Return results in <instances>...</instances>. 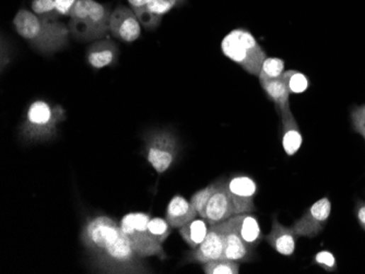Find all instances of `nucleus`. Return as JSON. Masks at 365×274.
Listing matches in <instances>:
<instances>
[{"instance_id": "1", "label": "nucleus", "mask_w": 365, "mask_h": 274, "mask_svg": "<svg viewBox=\"0 0 365 274\" xmlns=\"http://www.w3.org/2000/svg\"><path fill=\"white\" fill-rule=\"evenodd\" d=\"M90 269L99 273H151L113 217L99 215L86 222L80 233Z\"/></svg>"}, {"instance_id": "2", "label": "nucleus", "mask_w": 365, "mask_h": 274, "mask_svg": "<svg viewBox=\"0 0 365 274\" xmlns=\"http://www.w3.org/2000/svg\"><path fill=\"white\" fill-rule=\"evenodd\" d=\"M13 25L18 34L42 55H54L68 46L69 28L62 22L43 19L33 11L21 9L13 18Z\"/></svg>"}, {"instance_id": "3", "label": "nucleus", "mask_w": 365, "mask_h": 274, "mask_svg": "<svg viewBox=\"0 0 365 274\" xmlns=\"http://www.w3.org/2000/svg\"><path fill=\"white\" fill-rule=\"evenodd\" d=\"M112 11L96 0H77L70 11V34L78 41L102 40L110 32Z\"/></svg>"}, {"instance_id": "4", "label": "nucleus", "mask_w": 365, "mask_h": 274, "mask_svg": "<svg viewBox=\"0 0 365 274\" xmlns=\"http://www.w3.org/2000/svg\"><path fill=\"white\" fill-rule=\"evenodd\" d=\"M66 113L60 105H50L45 101H35L30 105L26 120L20 126V136L27 142L53 140Z\"/></svg>"}, {"instance_id": "5", "label": "nucleus", "mask_w": 365, "mask_h": 274, "mask_svg": "<svg viewBox=\"0 0 365 274\" xmlns=\"http://www.w3.org/2000/svg\"><path fill=\"white\" fill-rule=\"evenodd\" d=\"M223 55L239 64L247 74L259 76L268 57L255 36L245 29L232 30L221 42Z\"/></svg>"}, {"instance_id": "6", "label": "nucleus", "mask_w": 365, "mask_h": 274, "mask_svg": "<svg viewBox=\"0 0 365 274\" xmlns=\"http://www.w3.org/2000/svg\"><path fill=\"white\" fill-rule=\"evenodd\" d=\"M145 156L159 174L169 171L181 152V142L176 135L167 129H155L145 135Z\"/></svg>"}, {"instance_id": "7", "label": "nucleus", "mask_w": 365, "mask_h": 274, "mask_svg": "<svg viewBox=\"0 0 365 274\" xmlns=\"http://www.w3.org/2000/svg\"><path fill=\"white\" fill-rule=\"evenodd\" d=\"M150 219L149 213H128L120 219V225L139 257L142 259L158 257L159 259L165 260L167 256L162 244L159 243L149 232Z\"/></svg>"}, {"instance_id": "8", "label": "nucleus", "mask_w": 365, "mask_h": 274, "mask_svg": "<svg viewBox=\"0 0 365 274\" xmlns=\"http://www.w3.org/2000/svg\"><path fill=\"white\" fill-rule=\"evenodd\" d=\"M225 185L234 215L255 212L257 183L253 177L243 174L234 175L227 178Z\"/></svg>"}, {"instance_id": "9", "label": "nucleus", "mask_w": 365, "mask_h": 274, "mask_svg": "<svg viewBox=\"0 0 365 274\" xmlns=\"http://www.w3.org/2000/svg\"><path fill=\"white\" fill-rule=\"evenodd\" d=\"M330 213L332 202L330 199H320L306 209L302 217L296 219L290 227L298 237L314 239L324 229Z\"/></svg>"}, {"instance_id": "10", "label": "nucleus", "mask_w": 365, "mask_h": 274, "mask_svg": "<svg viewBox=\"0 0 365 274\" xmlns=\"http://www.w3.org/2000/svg\"><path fill=\"white\" fill-rule=\"evenodd\" d=\"M110 33L125 43H133L140 38L141 24L132 8L118 5L110 18Z\"/></svg>"}, {"instance_id": "11", "label": "nucleus", "mask_w": 365, "mask_h": 274, "mask_svg": "<svg viewBox=\"0 0 365 274\" xmlns=\"http://www.w3.org/2000/svg\"><path fill=\"white\" fill-rule=\"evenodd\" d=\"M225 243L223 233L218 229L217 225H210L207 236L203 243L195 248L191 253H187L185 261L189 263H210L213 260L223 259Z\"/></svg>"}, {"instance_id": "12", "label": "nucleus", "mask_w": 365, "mask_h": 274, "mask_svg": "<svg viewBox=\"0 0 365 274\" xmlns=\"http://www.w3.org/2000/svg\"><path fill=\"white\" fill-rule=\"evenodd\" d=\"M215 225L223 233V243H225L223 259H229L240 263H249L254 259L255 257L254 249H252L237 235V232L228 227L225 221Z\"/></svg>"}, {"instance_id": "13", "label": "nucleus", "mask_w": 365, "mask_h": 274, "mask_svg": "<svg viewBox=\"0 0 365 274\" xmlns=\"http://www.w3.org/2000/svg\"><path fill=\"white\" fill-rule=\"evenodd\" d=\"M225 224L237 232V235L245 241L252 249H255L259 245L265 235L262 231L257 217L252 213H241V215H232L225 219Z\"/></svg>"}, {"instance_id": "14", "label": "nucleus", "mask_w": 365, "mask_h": 274, "mask_svg": "<svg viewBox=\"0 0 365 274\" xmlns=\"http://www.w3.org/2000/svg\"><path fill=\"white\" fill-rule=\"evenodd\" d=\"M225 181H227L225 177L219 178L217 190L213 193L206 207L203 219L209 223V225L218 224L234 215Z\"/></svg>"}, {"instance_id": "15", "label": "nucleus", "mask_w": 365, "mask_h": 274, "mask_svg": "<svg viewBox=\"0 0 365 274\" xmlns=\"http://www.w3.org/2000/svg\"><path fill=\"white\" fill-rule=\"evenodd\" d=\"M298 239L300 237L291 227H284L276 217L272 221L271 232L265 236L270 247L286 257H291L296 253Z\"/></svg>"}, {"instance_id": "16", "label": "nucleus", "mask_w": 365, "mask_h": 274, "mask_svg": "<svg viewBox=\"0 0 365 274\" xmlns=\"http://www.w3.org/2000/svg\"><path fill=\"white\" fill-rule=\"evenodd\" d=\"M120 56V48L110 38L94 41L86 50V60L94 69H102L115 64Z\"/></svg>"}, {"instance_id": "17", "label": "nucleus", "mask_w": 365, "mask_h": 274, "mask_svg": "<svg viewBox=\"0 0 365 274\" xmlns=\"http://www.w3.org/2000/svg\"><path fill=\"white\" fill-rule=\"evenodd\" d=\"M198 213L191 205V201L183 195H176L169 200L167 207L165 219L173 229H179L181 227L197 219Z\"/></svg>"}, {"instance_id": "18", "label": "nucleus", "mask_w": 365, "mask_h": 274, "mask_svg": "<svg viewBox=\"0 0 365 274\" xmlns=\"http://www.w3.org/2000/svg\"><path fill=\"white\" fill-rule=\"evenodd\" d=\"M280 116L282 124V146L286 154L293 156L298 152L303 143L301 129L298 127V122L290 108L282 110Z\"/></svg>"}, {"instance_id": "19", "label": "nucleus", "mask_w": 365, "mask_h": 274, "mask_svg": "<svg viewBox=\"0 0 365 274\" xmlns=\"http://www.w3.org/2000/svg\"><path fill=\"white\" fill-rule=\"evenodd\" d=\"M259 84L270 101L274 102L277 112L290 108V91L286 86V82L280 78L276 79H259Z\"/></svg>"}, {"instance_id": "20", "label": "nucleus", "mask_w": 365, "mask_h": 274, "mask_svg": "<svg viewBox=\"0 0 365 274\" xmlns=\"http://www.w3.org/2000/svg\"><path fill=\"white\" fill-rule=\"evenodd\" d=\"M209 227V223L203 217L195 219L179 229V235L191 249H195L207 236Z\"/></svg>"}, {"instance_id": "21", "label": "nucleus", "mask_w": 365, "mask_h": 274, "mask_svg": "<svg viewBox=\"0 0 365 274\" xmlns=\"http://www.w3.org/2000/svg\"><path fill=\"white\" fill-rule=\"evenodd\" d=\"M218 185H219V179L213 181L211 184L206 186L205 188L196 191L191 195V203L195 207V210L198 213L199 217H205L206 207H207L208 202L210 200L213 193L217 190Z\"/></svg>"}, {"instance_id": "22", "label": "nucleus", "mask_w": 365, "mask_h": 274, "mask_svg": "<svg viewBox=\"0 0 365 274\" xmlns=\"http://www.w3.org/2000/svg\"><path fill=\"white\" fill-rule=\"evenodd\" d=\"M281 76L291 94L304 93L310 86L308 76L298 70H286Z\"/></svg>"}, {"instance_id": "23", "label": "nucleus", "mask_w": 365, "mask_h": 274, "mask_svg": "<svg viewBox=\"0 0 365 274\" xmlns=\"http://www.w3.org/2000/svg\"><path fill=\"white\" fill-rule=\"evenodd\" d=\"M241 263L229 259L213 260L203 263V270L206 274H239Z\"/></svg>"}, {"instance_id": "24", "label": "nucleus", "mask_w": 365, "mask_h": 274, "mask_svg": "<svg viewBox=\"0 0 365 274\" xmlns=\"http://www.w3.org/2000/svg\"><path fill=\"white\" fill-rule=\"evenodd\" d=\"M32 11L38 17L52 21H60V15L56 10L55 0H33Z\"/></svg>"}, {"instance_id": "25", "label": "nucleus", "mask_w": 365, "mask_h": 274, "mask_svg": "<svg viewBox=\"0 0 365 274\" xmlns=\"http://www.w3.org/2000/svg\"><path fill=\"white\" fill-rule=\"evenodd\" d=\"M148 229L151 235L155 237L159 243L164 244L169 235L172 233V227L169 224L167 219L162 217H151L148 223Z\"/></svg>"}, {"instance_id": "26", "label": "nucleus", "mask_w": 365, "mask_h": 274, "mask_svg": "<svg viewBox=\"0 0 365 274\" xmlns=\"http://www.w3.org/2000/svg\"><path fill=\"white\" fill-rule=\"evenodd\" d=\"M284 72V60L277 57H267L264 62L259 79H276Z\"/></svg>"}, {"instance_id": "27", "label": "nucleus", "mask_w": 365, "mask_h": 274, "mask_svg": "<svg viewBox=\"0 0 365 274\" xmlns=\"http://www.w3.org/2000/svg\"><path fill=\"white\" fill-rule=\"evenodd\" d=\"M132 9L134 10L139 22L145 29L148 30V31H153V30L158 29L160 27L163 17L155 15L148 9V7L132 8Z\"/></svg>"}, {"instance_id": "28", "label": "nucleus", "mask_w": 365, "mask_h": 274, "mask_svg": "<svg viewBox=\"0 0 365 274\" xmlns=\"http://www.w3.org/2000/svg\"><path fill=\"white\" fill-rule=\"evenodd\" d=\"M179 5V0H150V3L148 4L147 7L155 15L163 17V16L167 15V12L171 11L173 8Z\"/></svg>"}, {"instance_id": "29", "label": "nucleus", "mask_w": 365, "mask_h": 274, "mask_svg": "<svg viewBox=\"0 0 365 274\" xmlns=\"http://www.w3.org/2000/svg\"><path fill=\"white\" fill-rule=\"evenodd\" d=\"M314 263L320 267L324 268L325 270H327V271H332V270L336 269V259L330 251H322L316 253Z\"/></svg>"}, {"instance_id": "30", "label": "nucleus", "mask_w": 365, "mask_h": 274, "mask_svg": "<svg viewBox=\"0 0 365 274\" xmlns=\"http://www.w3.org/2000/svg\"><path fill=\"white\" fill-rule=\"evenodd\" d=\"M351 117H352L354 129L365 138V104L360 108H354Z\"/></svg>"}, {"instance_id": "31", "label": "nucleus", "mask_w": 365, "mask_h": 274, "mask_svg": "<svg viewBox=\"0 0 365 274\" xmlns=\"http://www.w3.org/2000/svg\"><path fill=\"white\" fill-rule=\"evenodd\" d=\"M77 0H55L56 10L60 16H70Z\"/></svg>"}, {"instance_id": "32", "label": "nucleus", "mask_w": 365, "mask_h": 274, "mask_svg": "<svg viewBox=\"0 0 365 274\" xmlns=\"http://www.w3.org/2000/svg\"><path fill=\"white\" fill-rule=\"evenodd\" d=\"M356 215H358L359 222H360L361 227L365 229V203H361L356 210Z\"/></svg>"}, {"instance_id": "33", "label": "nucleus", "mask_w": 365, "mask_h": 274, "mask_svg": "<svg viewBox=\"0 0 365 274\" xmlns=\"http://www.w3.org/2000/svg\"><path fill=\"white\" fill-rule=\"evenodd\" d=\"M130 8H142L147 7L150 0H128Z\"/></svg>"}, {"instance_id": "34", "label": "nucleus", "mask_w": 365, "mask_h": 274, "mask_svg": "<svg viewBox=\"0 0 365 274\" xmlns=\"http://www.w3.org/2000/svg\"><path fill=\"white\" fill-rule=\"evenodd\" d=\"M184 1L185 0H179V5H181V4L184 3Z\"/></svg>"}]
</instances>
